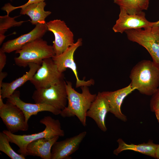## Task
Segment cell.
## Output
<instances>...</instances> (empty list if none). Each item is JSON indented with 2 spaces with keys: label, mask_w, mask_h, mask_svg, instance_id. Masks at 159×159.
Returning <instances> with one entry per match:
<instances>
[{
  "label": "cell",
  "mask_w": 159,
  "mask_h": 159,
  "mask_svg": "<svg viewBox=\"0 0 159 159\" xmlns=\"http://www.w3.org/2000/svg\"><path fill=\"white\" fill-rule=\"evenodd\" d=\"M130 78L132 88L142 94L152 96L159 86V67L153 61L141 60L132 68Z\"/></svg>",
  "instance_id": "cell-1"
},
{
  "label": "cell",
  "mask_w": 159,
  "mask_h": 159,
  "mask_svg": "<svg viewBox=\"0 0 159 159\" xmlns=\"http://www.w3.org/2000/svg\"><path fill=\"white\" fill-rule=\"evenodd\" d=\"M66 87L68 105L61 110L60 115L64 118L75 116L82 125L86 126L87 112L97 94H92L87 86L80 87L82 92L79 93L72 88L70 81H66Z\"/></svg>",
  "instance_id": "cell-2"
},
{
  "label": "cell",
  "mask_w": 159,
  "mask_h": 159,
  "mask_svg": "<svg viewBox=\"0 0 159 159\" xmlns=\"http://www.w3.org/2000/svg\"><path fill=\"white\" fill-rule=\"evenodd\" d=\"M40 123L44 125L45 127L42 131L37 133L21 135L14 134L7 130H4L3 132L8 136L10 142L19 147L18 153L26 157L27 156L26 147L30 142L42 138H51L56 136L63 137L65 135L58 120L47 116L40 120Z\"/></svg>",
  "instance_id": "cell-3"
},
{
  "label": "cell",
  "mask_w": 159,
  "mask_h": 159,
  "mask_svg": "<svg viewBox=\"0 0 159 159\" xmlns=\"http://www.w3.org/2000/svg\"><path fill=\"white\" fill-rule=\"evenodd\" d=\"M19 56L14 58L17 66L25 67L30 63L41 65L43 60L52 58L55 54L52 46L42 38L28 43L15 51Z\"/></svg>",
  "instance_id": "cell-4"
},
{
  "label": "cell",
  "mask_w": 159,
  "mask_h": 159,
  "mask_svg": "<svg viewBox=\"0 0 159 159\" xmlns=\"http://www.w3.org/2000/svg\"><path fill=\"white\" fill-rule=\"evenodd\" d=\"M125 32L129 40L145 48L153 61L159 67V27L152 26L145 28L131 29Z\"/></svg>",
  "instance_id": "cell-5"
},
{
  "label": "cell",
  "mask_w": 159,
  "mask_h": 159,
  "mask_svg": "<svg viewBox=\"0 0 159 159\" xmlns=\"http://www.w3.org/2000/svg\"><path fill=\"white\" fill-rule=\"evenodd\" d=\"M66 83L62 79L48 87L36 90L32 98L35 103L49 105L62 110L67 102Z\"/></svg>",
  "instance_id": "cell-6"
},
{
  "label": "cell",
  "mask_w": 159,
  "mask_h": 159,
  "mask_svg": "<svg viewBox=\"0 0 159 159\" xmlns=\"http://www.w3.org/2000/svg\"><path fill=\"white\" fill-rule=\"evenodd\" d=\"M52 58L44 59L41 66L29 80L36 90L48 87L64 79Z\"/></svg>",
  "instance_id": "cell-7"
},
{
  "label": "cell",
  "mask_w": 159,
  "mask_h": 159,
  "mask_svg": "<svg viewBox=\"0 0 159 159\" xmlns=\"http://www.w3.org/2000/svg\"><path fill=\"white\" fill-rule=\"evenodd\" d=\"M48 30L53 33L52 47L55 55H59L74 43V35L63 21L51 20L46 23Z\"/></svg>",
  "instance_id": "cell-8"
},
{
  "label": "cell",
  "mask_w": 159,
  "mask_h": 159,
  "mask_svg": "<svg viewBox=\"0 0 159 159\" xmlns=\"http://www.w3.org/2000/svg\"><path fill=\"white\" fill-rule=\"evenodd\" d=\"M82 45V39L79 38L75 43L63 53L59 55H55L52 58L60 72L63 73L68 68L73 71L76 78V88L83 86L89 87L93 85L95 83L94 80L92 79L85 81L84 80H80L78 76L76 65L74 60V55L76 50Z\"/></svg>",
  "instance_id": "cell-9"
},
{
  "label": "cell",
  "mask_w": 159,
  "mask_h": 159,
  "mask_svg": "<svg viewBox=\"0 0 159 159\" xmlns=\"http://www.w3.org/2000/svg\"><path fill=\"white\" fill-rule=\"evenodd\" d=\"M0 117L7 130L13 133L28 129V123L26 122L22 111L7 100L6 103L0 106Z\"/></svg>",
  "instance_id": "cell-10"
},
{
  "label": "cell",
  "mask_w": 159,
  "mask_h": 159,
  "mask_svg": "<svg viewBox=\"0 0 159 159\" xmlns=\"http://www.w3.org/2000/svg\"><path fill=\"white\" fill-rule=\"evenodd\" d=\"M119 18L112 29L115 33H123L126 31L145 28L153 26V22L148 20L143 11L138 14H130L123 9L120 8Z\"/></svg>",
  "instance_id": "cell-11"
},
{
  "label": "cell",
  "mask_w": 159,
  "mask_h": 159,
  "mask_svg": "<svg viewBox=\"0 0 159 159\" xmlns=\"http://www.w3.org/2000/svg\"><path fill=\"white\" fill-rule=\"evenodd\" d=\"M46 23L45 21L38 23L28 33L4 43L0 50L5 53H10L19 49L28 43L42 38L48 30Z\"/></svg>",
  "instance_id": "cell-12"
},
{
  "label": "cell",
  "mask_w": 159,
  "mask_h": 159,
  "mask_svg": "<svg viewBox=\"0 0 159 159\" xmlns=\"http://www.w3.org/2000/svg\"><path fill=\"white\" fill-rule=\"evenodd\" d=\"M86 134L85 131L64 140L57 141L52 148L51 159H70V156L78 149Z\"/></svg>",
  "instance_id": "cell-13"
},
{
  "label": "cell",
  "mask_w": 159,
  "mask_h": 159,
  "mask_svg": "<svg viewBox=\"0 0 159 159\" xmlns=\"http://www.w3.org/2000/svg\"><path fill=\"white\" fill-rule=\"evenodd\" d=\"M20 92L15 91L7 98V100L16 105L22 111L27 123H28V120L32 116L37 115L40 112L48 111L56 115L60 114L61 112V110L49 105L26 103L20 99Z\"/></svg>",
  "instance_id": "cell-14"
},
{
  "label": "cell",
  "mask_w": 159,
  "mask_h": 159,
  "mask_svg": "<svg viewBox=\"0 0 159 159\" xmlns=\"http://www.w3.org/2000/svg\"><path fill=\"white\" fill-rule=\"evenodd\" d=\"M135 90L130 84L125 87L115 91L101 92L108 102L109 112L121 121H127V116L122 112L121 107L125 97Z\"/></svg>",
  "instance_id": "cell-15"
},
{
  "label": "cell",
  "mask_w": 159,
  "mask_h": 159,
  "mask_svg": "<svg viewBox=\"0 0 159 159\" xmlns=\"http://www.w3.org/2000/svg\"><path fill=\"white\" fill-rule=\"evenodd\" d=\"M108 102L101 92H99L86 113L95 122L98 127L102 131L107 130L105 121L107 113L109 112Z\"/></svg>",
  "instance_id": "cell-16"
},
{
  "label": "cell",
  "mask_w": 159,
  "mask_h": 159,
  "mask_svg": "<svg viewBox=\"0 0 159 159\" xmlns=\"http://www.w3.org/2000/svg\"><path fill=\"white\" fill-rule=\"evenodd\" d=\"M59 136L42 138L29 143L26 147V155L39 157L43 159H51V149Z\"/></svg>",
  "instance_id": "cell-17"
},
{
  "label": "cell",
  "mask_w": 159,
  "mask_h": 159,
  "mask_svg": "<svg viewBox=\"0 0 159 159\" xmlns=\"http://www.w3.org/2000/svg\"><path fill=\"white\" fill-rule=\"evenodd\" d=\"M41 65L34 63L28 64L29 71L22 77H19L11 82H3L0 87V95L3 99L7 98L10 96L19 87L24 85L32 78Z\"/></svg>",
  "instance_id": "cell-18"
},
{
  "label": "cell",
  "mask_w": 159,
  "mask_h": 159,
  "mask_svg": "<svg viewBox=\"0 0 159 159\" xmlns=\"http://www.w3.org/2000/svg\"><path fill=\"white\" fill-rule=\"evenodd\" d=\"M117 142L118 144V147L113 152V154L116 155H117L122 151L129 150L155 158V151L157 144L154 143L152 140H150L146 143H143L137 145L126 143L121 138L118 139Z\"/></svg>",
  "instance_id": "cell-19"
},
{
  "label": "cell",
  "mask_w": 159,
  "mask_h": 159,
  "mask_svg": "<svg viewBox=\"0 0 159 159\" xmlns=\"http://www.w3.org/2000/svg\"><path fill=\"white\" fill-rule=\"evenodd\" d=\"M46 5L44 1L30 4L21 8L20 14L29 16L32 24L36 25L38 23L45 21V18L51 14L49 11L44 10Z\"/></svg>",
  "instance_id": "cell-20"
},
{
  "label": "cell",
  "mask_w": 159,
  "mask_h": 159,
  "mask_svg": "<svg viewBox=\"0 0 159 159\" xmlns=\"http://www.w3.org/2000/svg\"><path fill=\"white\" fill-rule=\"evenodd\" d=\"M150 0H114V2L130 14L140 13L148 9Z\"/></svg>",
  "instance_id": "cell-21"
},
{
  "label": "cell",
  "mask_w": 159,
  "mask_h": 159,
  "mask_svg": "<svg viewBox=\"0 0 159 159\" xmlns=\"http://www.w3.org/2000/svg\"><path fill=\"white\" fill-rule=\"evenodd\" d=\"M19 16L11 17L7 14L0 16V44L1 45L6 37L5 32L9 28L13 27L18 26L26 21H17L15 19Z\"/></svg>",
  "instance_id": "cell-22"
},
{
  "label": "cell",
  "mask_w": 159,
  "mask_h": 159,
  "mask_svg": "<svg viewBox=\"0 0 159 159\" xmlns=\"http://www.w3.org/2000/svg\"><path fill=\"white\" fill-rule=\"evenodd\" d=\"M8 136L3 131L0 132V150L11 159H25V157L14 151L9 144Z\"/></svg>",
  "instance_id": "cell-23"
},
{
  "label": "cell",
  "mask_w": 159,
  "mask_h": 159,
  "mask_svg": "<svg viewBox=\"0 0 159 159\" xmlns=\"http://www.w3.org/2000/svg\"><path fill=\"white\" fill-rule=\"evenodd\" d=\"M45 0H29L25 4L18 6L15 7L11 5L9 3L6 4L1 9L6 11L7 14L9 13L13 10L19 8H21L26 6L29 5L34 3H37L40 2L44 1Z\"/></svg>",
  "instance_id": "cell-24"
},
{
  "label": "cell",
  "mask_w": 159,
  "mask_h": 159,
  "mask_svg": "<svg viewBox=\"0 0 159 159\" xmlns=\"http://www.w3.org/2000/svg\"><path fill=\"white\" fill-rule=\"evenodd\" d=\"M150 106V110L153 112H154L159 108V87L155 92L152 95Z\"/></svg>",
  "instance_id": "cell-25"
},
{
  "label": "cell",
  "mask_w": 159,
  "mask_h": 159,
  "mask_svg": "<svg viewBox=\"0 0 159 159\" xmlns=\"http://www.w3.org/2000/svg\"><path fill=\"white\" fill-rule=\"evenodd\" d=\"M6 56L5 53L0 50V72H2L6 63Z\"/></svg>",
  "instance_id": "cell-26"
},
{
  "label": "cell",
  "mask_w": 159,
  "mask_h": 159,
  "mask_svg": "<svg viewBox=\"0 0 159 159\" xmlns=\"http://www.w3.org/2000/svg\"><path fill=\"white\" fill-rule=\"evenodd\" d=\"M7 73L5 72H0V87L3 82L2 81L7 76Z\"/></svg>",
  "instance_id": "cell-27"
},
{
  "label": "cell",
  "mask_w": 159,
  "mask_h": 159,
  "mask_svg": "<svg viewBox=\"0 0 159 159\" xmlns=\"http://www.w3.org/2000/svg\"><path fill=\"white\" fill-rule=\"evenodd\" d=\"M155 158L159 159V144H157L155 151Z\"/></svg>",
  "instance_id": "cell-28"
},
{
  "label": "cell",
  "mask_w": 159,
  "mask_h": 159,
  "mask_svg": "<svg viewBox=\"0 0 159 159\" xmlns=\"http://www.w3.org/2000/svg\"><path fill=\"white\" fill-rule=\"evenodd\" d=\"M154 112L157 119L158 122H159V108L156 110Z\"/></svg>",
  "instance_id": "cell-29"
},
{
  "label": "cell",
  "mask_w": 159,
  "mask_h": 159,
  "mask_svg": "<svg viewBox=\"0 0 159 159\" xmlns=\"http://www.w3.org/2000/svg\"><path fill=\"white\" fill-rule=\"evenodd\" d=\"M153 26L159 27V20L156 22H153Z\"/></svg>",
  "instance_id": "cell-30"
},
{
  "label": "cell",
  "mask_w": 159,
  "mask_h": 159,
  "mask_svg": "<svg viewBox=\"0 0 159 159\" xmlns=\"http://www.w3.org/2000/svg\"><path fill=\"white\" fill-rule=\"evenodd\" d=\"M10 0L11 1H12V0Z\"/></svg>",
  "instance_id": "cell-31"
}]
</instances>
